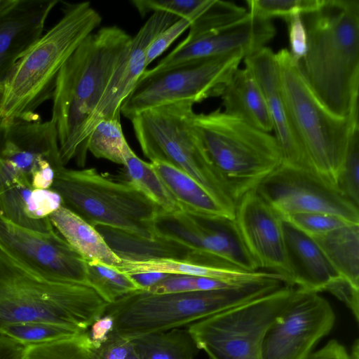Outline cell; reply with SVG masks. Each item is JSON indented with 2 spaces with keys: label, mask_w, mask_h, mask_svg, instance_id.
I'll use <instances>...</instances> for the list:
<instances>
[{
  "label": "cell",
  "mask_w": 359,
  "mask_h": 359,
  "mask_svg": "<svg viewBox=\"0 0 359 359\" xmlns=\"http://www.w3.org/2000/svg\"><path fill=\"white\" fill-rule=\"evenodd\" d=\"M302 19L307 46L299 65L305 80L332 114L358 118L359 1L324 0Z\"/></svg>",
  "instance_id": "cell-1"
},
{
  "label": "cell",
  "mask_w": 359,
  "mask_h": 359,
  "mask_svg": "<svg viewBox=\"0 0 359 359\" xmlns=\"http://www.w3.org/2000/svg\"><path fill=\"white\" fill-rule=\"evenodd\" d=\"M132 36L116 25L88 35L60 69L52 95L51 121L65 166L74 159L86 165L88 150L83 131L104 94L116 68L126 53Z\"/></svg>",
  "instance_id": "cell-2"
},
{
  "label": "cell",
  "mask_w": 359,
  "mask_h": 359,
  "mask_svg": "<svg viewBox=\"0 0 359 359\" xmlns=\"http://www.w3.org/2000/svg\"><path fill=\"white\" fill-rule=\"evenodd\" d=\"M63 4L62 18L18 61L5 81L1 118H40L35 111L52 97L60 69L100 25L102 16L90 2Z\"/></svg>",
  "instance_id": "cell-3"
},
{
  "label": "cell",
  "mask_w": 359,
  "mask_h": 359,
  "mask_svg": "<svg viewBox=\"0 0 359 359\" xmlns=\"http://www.w3.org/2000/svg\"><path fill=\"white\" fill-rule=\"evenodd\" d=\"M283 285L281 278L272 273L220 290L165 294L139 290L109 304L105 313L113 318L114 330L132 340L189 325L271 293Z\"/></svg>",
  "instance_id": "cell-4"
},
{
  "label": "cell",
  "mask_w": 359,
  "mask_h": 359,
  "mask_svg": "<svg viewBox=\"0 0 359 359\" xmlns=\"http://www.w3.org/2000/svg\"><path fill=\"white\" fill-rule=\"evenodd\" d=\"M108 304L89 285L39 276L0 248V328L46 323L86 332Z\"/></svg>",
  "instance_id": "cell-5"
},
{
  "label": "cell",
  "mask_w": 359,
  "mask_h": 359,
  "mask_svg": "<svg viewBox=\"0 0 359 359\" xmlns=\"http://www.w3.org/2000/svg\"><path fill=\"white\" fill-rule=\"evenodd\" d=\"M194 104L150 109L130 121L143 154L170 165L199 184L232 217L236 202L211 161L193 124Z\"/></svg>",
  "instance_id": "cell-6"
},
{
  "label": "cell",
  "mask_w": 359,
  "mask_h": 359,
  "mask_svg": "<svg viewBox=\"0 0 359 359\" xmlns=\"http://www.w3.org/2000/svg\"><path fill=\"white\" fill-rule=\"evenodd\" d=\"M282 95L294 133L318 176L336 187L351 132L358 117L344 118L332 114L305 80L299 62L289 50L276 53Z\"/></svg>",
  "instance_id": "cell-7"
},
{
  "label": "cell",
  "mask_w": 359,
  "mask_h": 359,
  "mask_svg": "<svg viewBox=\"0 0 359 359\" xmlns=\"http://www.w3.org/2000/svg\"><path fill=\"white\" fill-rule=\"evenodd\" d=\"M193 124L236 204L283 162L275 136L220 108L195 113Z\"/></svg>",
  "instance_id": "cell-8"
},
{
  "label": "cell",
  "mask_w": 359,
  "mask_h": 359,
  "mask_svg": "<svg viewBox=\"0 0 359 359\" xmlns=\"http://www.w3.org/2000/svg\"><path fill=\"white\" fill-rule=\"evenodd\" d=\"M63 206L93 226H104L145 238L156 236L154 222L161 210L133 184L99 172L62 167L50 187Z\"/></svg>",
  "instance_id": "cell-9"
},
{
  "label": "cell",
  "mask_w": 359,
  "mask_h": 359,
  "mask_svg": "<svg viewBox=\"0 0 359 359\" xmlns=\"http://www.w3.org/2000/svg\"><path fill=\"white\" fill-rule=\"evenodd\" d=\"M297 287L276 290L191 325L187 331L210 359H262L265 336L292 300Z\"/></svg>",
  "instance_id": "cell-10"
},
{
  "label": "cell",
  "mask_w": 359,
  "mask_h": 359,
  "mask_svg": "<svg viewBox=\"0 0 359 359\" xmlns=\"http://www.w3.org/2000/svg\"><path fill=\"white\" fill-rule=\"evenodd\" d=\"M243 54L191 60L163 71L143 73L121 107V114L131 120L146 110L188 102L195 104L220 96L238 68Z\"/></svg>",
  "instance_id": "cell-11"
},
{
  "label": "cell",
  "mask_w": 359,
  "mask_h": 359,
  "mask_svg": "<svg viewBox=\"0 0 359 359\" xmlns=\"http://www.w3.org/2000/svg\"><path fill=\"white\" fill-rule=\"evenodd\" d=\"M156 236L177 241L191 250L187 261L215 266L259 270L246 250L233 219L183 210H162L154 222Z\"/></svg>",
  "instance_id": "cell-12"
},
{
  "label": "cell",
  "mask_w": 359,
  "mask_h": 359,
  "mask_svg": "<svg viewBox=\"0 0 359 359\" xmlns=\"http://www.w3.org/2000/svg\"><path fill=\"white\" fill-rule=\"evenodd\" d=\"M284 219L304 212H322L359 224V207L316 173L280 165L255 189Z\"/></svg>",
  "instance_id": "cell-13"
},
{
  "label": "cell",
  "mask_w": 359,
  "mask_h": 359,
  "mask_svg": "<svg viewBox=\"0 0 359 359\" xmlns=\"http://www.w3.org/2000/svg\"><path fill=\"white\" fill-rule=\"evenodd\" d=\"M0 248L39 276L88 285L86 261L55 229L46 233L34 231L0 216Z\"/></svg>",
  "instance_id": "cell-14"
},
{
  "label": "cell",
  "mask_w": 359,
  "mask_h": 359,
  "mask_svg": "<svg viewBox=\"0 0 359 359\" xmlns=\"http://www.w3.org/2000/svg\"><path fill=\"white\" fill-rule=\"evenodd\" d=\"M335 323L327 300L317 292L297 288L289 305L269 329L262 359H309L317 342Z\"/></svg>",
  "instance_id": "cell-15"
},
{
  "label": "cell",
  "mask_w": 359,
  "mask_h": 359,
  "mask_svg": "<svg viewBox=\"0 0 359 359\" xmlns=\"http://www.w3.org/2000/svg\"><path fill=\"white\" fill-rule=\"evenodd\" d=\"M233 221L259 269L280 276L285 284L292 286L281 217L253 190L237 201Z\"/></svg>",
  "instance_id": "cell-16"
},
{
  "label": "cell",
  "mask_w": 359,
  "mask_h": 359,
  "mask_svg": "<svg viewBox=\"0 0 359 359\" xmlns=\"http://www.w3.org/2000/svg\"><path fill=\"white\" fill-rule=\"evenodd\" d=\"M276 34L271 20L249 11L242 18L217 29L188 38L153 68L163 71L183 62L239 53L244 58L265 46Z\"/></svg>",
  "instance_id": "cell-17"
},
{
  "label": "cell",
  "mask_w": 359,
  "mask_h": 359,
  "mask_svg": "<svg viewBox=\"0 0 359 359\" xmlns=\"http://www.w3.org/2000/svg\"><path fill=\"white\" fill-rule=\"evenodd\" d=\"M179 18L170 13L154 12L132 37L126 53L114 72L104 94L84 127L82 138L87 150L89 135L100 121L121 118L122 104L147 69L146 53L150 43Z\"/></svg>",
  "instance_id": "cell-18"
},
{
  "label": "cell",
  "mask_w": 359,
  "mask_h": 359,
  "mask_svg": "<svg viewBox=\"0 0 359 359\" xmlns=\"http://www.w3.org/2000/svg\"><path fill=\"white\" fill-rule=\"evenodd\" d=\"M57 0H1L0 83L43 35L46 20Z\"/></svg>",
  "instance_id": "cell-19"
},
{
  "label": "cell",
  "mask_w": 359,
  "mask_h": 359,
  "mask_svg": "<svg viewBox=\"0 0 359 359\" xmlns=\"http://www.w3.org/2000/svg\"><path fill=\"white\" fill-rule=\"evenodd\" d=\"M245 68L258 83L267 106L283 163L313 172L291 126L283 101L276 53L263 47L244 58ZM316 173V172H315Z\"/></svg>",
  "instance_id": "cell-20"
},
{
  "label": "cell",
  "mask_w": 359,
  "mask_h": 359,
  "mask_svg": "<svg viewBox=\"0 0 359 359\" xmlns=\"http://www.w3.org/2000/svg\"><path fill=\"white\" fill-rule=\"evenodd\" d=\"M283 231L292 286L306 292L326 291L339 274L312 238L285 220Z\"/></svg>",
  "instance_id": "cell-21"
},
{
  "label": "cell",
  "mask_w": 359,
  "mask_h": 359,
  "mask_svg": "<svg viewBox=\"0 0 359 359\" xmlns=\"http://www.w3.org/2000/svg\"><path fill=\"white\" fill-rule=\"evenodd\" d=\"M224 112L262 131L273 130L271 119L262 92L252 74L238 68L220 95Z\"/></svg>",
  "instance_id": "cell-22"
},
{
  "label": "cell",
  "mask_w": 359,
  "mask_h": 359,
  "mask_svg": "<svg viewBox=\"0 0 359 359\" xmlns=\"http://www.w3.org/2000/svg\"><path fill=\"white\" fill-rule=\"evenodd\" d=\"M95 228L112 251L122 260H187L191 252L185 245L161 236L145 238L109 226H97Z\"/></svg>",
  "instance_id": "cell-23"
},
{
  "label": "cell",
  "mask_w": 359,
  "mask_h": 359,
  "mask_svg": "<svg viewBox=\"0 0 359 359\" xmlns=\"http://www.w3.org/2000/svg\"><path fill=\"white\" fill-rule=\"evenodd\" d=\"M56 231L86 261L96 260L118 266L120 259L109 248L95 227L65 206L49 216Z\"/></svg>",
  "instance_id": "cell-24"
},
{
  "label": "cell",
  "mask_w": 359,
  "mask_h": 359,
  "mask_svg": "<svg viewBox=\"0 0 359 359\" xmlns=\"http://www.w3.org/2000/svg\"><path fill=\"white\" fill-rule=\"evenodd\" d=\"M154 171L176 199L182 210L201 215L233 219L199 184L184 172L161 161H151Z\"/></svg>",
  "instance_id": "cell-25"
},
{
  "label": "cell",
  "mask_w": 359,
  "mask_h": 359,
  "mask_svg": "<svg viewBox=\"0 0 359 359\" xmlns=\"http://www.w3.org/2000/svg\"><path fill=\"white\" fill-rule=\"evenodd\" d=\"M128 275L143 272L187 275L217 279L240 284L254 279L252 271L237 268L215 266L194 264L187 260L160 259L148 261L122 260L116 267Z\"/></svg>",
  "instance_id": "cell-26"
},
{
  "label": "cell",
  "mask_w": 359,
  "mask_h": 359,
  "mask_svg": "<svg viewBox=\"0 0 359 359\" xmlns=\"http://www.w3.org/2000/svg\"><path fill=\"white\" fill-rule=\"evenodd\" d=\"M340 276L359 288V224L312 237Z\"/></svg>",
  "instance_id": "cell-27"
},
{
  "label": "cell",
  "mask_w": 359,
  "mask_h": 359,
  "mask_svg": "<svg viewBox=\"0 0 359 359\" xmlns=\"http://www.w3.org/2000/svg\"><path fill=\"white\" fill-rule=\"evenodd\" d=\"M142 359H195L199 349L187 330L172 329L131 340Z\"/></svg>",
  "instance_id": "cell-28"
},
{
  "label": "cell",
  "mask_w": 359,
  "mask_h": 359,
  "mask_svg": "<svg viewBox=\"0 0 359 359\" xmlns=\"http://www.w3.org/2000/svg\"><path fill=\"white\" fill-rule=\"evenodd\" d=\"M123 167L126 179L162 211L174 212L182 210L175 197L153 169L151 163L142 160L133 149L126 156Z\"/></svg>",
  "instance_id": "cell-29"
},
{
  "label": "cell",
  "mask_w": 359,
  "mask_h": 359,
  "mask_svg": "<svg viewBox=\"0 0 359 359\" xmlns=\"http://www.w3.org/2000/svg\"><path fill=\"white\" fill-rule=\"evenodd\" d=\"M131 149L124 136L119 118L100 121L88 139V151L94 156L123 165Z\"/></svg>",
  "instance_id": "cell-30"
},
{
  "label": "cell",
  "mask_w": 359,
  "mask_h": 359,
  "mask_svg": "<svg viewBox=\"0 0 359 359\" xmlns=\"http://www.w3.org/2000/svg\"><path fill=\"white\" fill-rule=\"evenodd\" d=\"M86 263L88 285L108 304L141 290L130 275L116 267L96 260Z\"/></svg>",
  "instance_id": "cell-31"
},
{
  "label": "cell",
  "mask_w": 359,
  "mask_h": 359,
  "mask_svg": "<svg viewBox=\"0 0 359 359\" xmlns=\"http://www.w3.org/2000/svg\"><path fill=\"white\" fill-rule=\"evenodd\" d=\"M33 188L29 180L20 181L0 193V216L24 228L40 232H50L48 227L31 221L26 215L25 208Z\"/></svg>",
  "instance_id": "cell-32"
},
{
  "label": "cell",
  "mask_w": 359,
  "mask_h": 359,
  "mask_svg": "<svg viewBox=\"0 0 359 359\" xmlns=\"http://www.w3.org/2000/svg\"><path fill=\"white\" fill-rule=\"evenodd\" d=\"M87 331L70 338L29 345L20 359H91Z\"/></svg>",
  "instance_id": "cell-33"
},
{
  "label": "cell",
  "mask_w": 359,
  "mask_h": 359,
  "mask_svg": "<svg viewBox=\"0 0 359 359\" xmlns=\"http://www.w3.org/2000/svg\"><path fill=\"white\" fill-rule=\"evenodd\" d=\"M83 332H85L46 323H17L0 328V334L9 337L26 346L70 338Z\"/></svg>",
  "instance_id": "cell-34"
},
{
  "label": "cell",
  "mask_w": 359,
  "mask_h": 359,
  "mask_svg": "<svg viewBox=\"0 0 359 359\" xmlns=\"http://www.w3.org/2000/svg\"><path fill=\"white\" fill-rule=\"evenodd\" d=\"M336 188L344 197L359 207V124L351 132L337 176Z\"/></svg>",
  "instance_id": "cell-35"
},
{
  "label": "cell",
  "mask_w": 359,
  "mask_h": 359,
  "mask_svg": "<svg viewBox=\"0 0 359 359\" xmlns=\"http://www.w3.org/2000/svg\"><path fill=\"white\" fill-rule=\"evenodd\" d=\"M324 0H248L249 12L264 19L303 15L317 9Z\"/></svg>",
  "instance_id": "cell-36"
},
{
  "label": "cell",
  "mask_w": 359,
  "mask_h": 359,
  "mask_svg": "<svg viewBox=\"0 0 359 359\" xmlns=\"http://www.w3.org/2000/svg\"><path fill=\"white\" fill-rule=\"evenodd\" d=\"M211 0H203L202 3L188 16L180 18L158 34L150 43L146 53L148 66L160 56L169 46L205 11Z\"/></svg>",
  "instance_id": "cell-37"
},
{
  "label": "cell",
  "mask_w": 359,
  "mask_h": 359,
  "mask_svg": "<svg viewBox=\"0 0 359 359\" xmlns=\"http://www.w3.org/2000/svg\"><path fill=\"white\" fill-rule=\"evenodd\" d=\"M283 219L311 238L348 224H354L340 217L322 212L297 213Z\"/></svg>",
  "instance_id": "cell-38"
},
{
  "label": "cell",
  "mask_w": 359,
  "mask_h": 359,
  "mask_svg": "<svg viewBox=\"0 0 359 359\" xmlns=\"http://www.w3.org/2000/svg\"><path fill=\"white\" fill-rule=\"evenodd\" d=\"M62 205L61 196L54 190L33 189L27 201L25 212L31 221L53 227L49 216Z\"/></svg>",
  "instance_id": "cell-39"
},
{
  "label": "cell",
  "mask_w": 359,
  "mask_h": 359,
  "mask_svg": "<svg viewBox=\"0 0 359 359\" xmlns=\"http://www.w3.org/2000/svg\"><path fill=\"white\" fill-rule=\"evenodd\" d=\"M203 0H133L131 4L142 17L149 13L165 12L184 18L189 15Z\"/></svg>",
  "instance_id": "cell-40"
},
{
  "label": "cell",
  "mask_w": 359,
  "mask_h": 359,
  "mask_svg": "<svg viewBox=\"0 0 359 359\" xmlns=\"http://www.w3.org/2000/svg\"><path fill=\"white\" fill-rule=\"evenodd\" d=\"M131 348V340H128L114 330L107 339L98 348L90 346L91 359H126Z\"/></svg>",
  "instance_id": "cell-41"
},
{
  "label": "cell",
  "mask_w": 359,
  "mask_h": 359,
  "mask_svg": "<svg viewBox=\"0 0 359 359\" xmlns=\"http://www.w3.org/2000/svg\"><path fill=\"white\" fill-rule=\"evenodd\" d=\"M326 291L330 292L346 304L353 313L355 320H359V288L353 285L341 276L335 279L327 287Z\"/></svg>",
  "instance_id": "cell-42"
},
{
  "label": "cell",
  "mask_w": 359,
  "mask_h": 359,
  "mask_svg": "<svg viewBox=\"0 0 359 359\" xmlns=\"http://www.w3.org/2000/svg\"><path fill=\"white\" fill-rule=\"evenodd\" d=\"M290 50L292 56L299 62L304 57L307 46L306 29L302 19V15H294L286 20Z\"/></svg>",
  "instance_id": "cell-43"
},
{
  "label": "cell",
  "mask_w": 359,
  "mask_h": 359,
  "mask_svg": "<svg viewBox=\"0 0 359 359\" xmlns=\"http://www.w3.org/2000/svg\"><path fill=\"white\" fill-rule=\"evenodd\" d=\"M154 294L177 293L197 291L196 276L170 274L168 277L144 290Z\"/></svg>",
  "instance_id": "cell-44"
},
{
  "label": "cell",
  "mask_w": 359,
  "mask_h": 359,
  "mask_svg": "<svg viewBox=\"0 0 359 359\" xmlns=\"http://www.w3.org/2000/svg\"><path fill=\"white\" fill-rule=\"evenodd\" d=\"M114 330V319L109 314L105 313L96 320L88 330L90 347H100L108 338Z\"/></svg>",
  "instance_id": "cell-45"
},
{
  "label": "cell",
  "mask_w": 359,
  "mask_h": 359,
  "mask_svg": "<svg viewBox=\"0 0 359 359\" xmlns=\"http://www.w3.org/2000/svg\"><path fill=\"white\" fill-rule=\"evenodd\" d=\"M55 174V168L49 161H43L30 175V183L33 189H50Z\"/></svg>",
  "instance_id": "cell-46"
},
{
  "label": "cell",
  "mask_w": 359,
  "mask_h": 359,
  "mask_svg": "<svg viewBox=\"0 0 359 359\" xmlns=\"http://www.w3.org/2000/svg\"><path fill=\"white\" fill-rule=\"evenodd\" d=\"M309 359H351V358L344 345L336 339H331L320 350L311 353Z\"/></svg>",
  "instance_id": "cell-47"
},
{
  "label": "cell",
  "mask_w": 359,
  "mask_h": 359,
  "mask_svg": "<svg viewBox=\"0 0 359 359\" xmlns=\"http://www.w3.org/2000/svg\"><path fill=\"white\" fill-rule=\"evenodd\" d=\"M27 346L0 334V359H20Z\"/></svg>",
  "instance_id": "cell-48"
},
{
  "label": "cell",
  "mask_w": 359,
  "mask_h": 359,
  "mask_svg": "<svg viewBox=\"0 0 359 359\" xmlns=\"http://www.w3.org/2000/svg\"><path fill=\"white\" fill-rule=\"evenodd\" d=\"M170 274L158 272H143L130 275L141 290H147Z\"/></svg>",
  "instance_id": "cell-49"
},
{
  "label": "cell",
  "mask_w": 359,
  "mask_h": 359,
  "mask_svg": "<svg viewBox=\"0 0 359 359\" xmlns=\"http://www.w3.org/2000/svg\"><path fill=\"white\" fill-rule=\"evenodd\" d=\"M359 346H358V340L356 339L353 343L351 353L349 354L351 359H359Z\"/></svg>",
  "instance_id": "cell-50"
},
{
  "label": "cell",
  "mask_w": 359,
  "mask_h": 359,
  "mask_svg": "<svg viewBox=\"0 0 359 359\" xmlns=\"http://www.w3.org/2000/svg\"><path fill=\"white\" fill-rule=\"evenodd\" d=\"M126 359H142L140 355L134 351L132 343H131V348L128 354Z\"/></svg>",
  "instance_id": "cell-51"
},
{
  "label": "cell",
  "mask_w": 359,
  "mask_h": 359,
  "mask_svg": "<svg viewBox=\"0 0 359 359\" xmlns=\"http://www.w3.org/2000/svg\"><path fill=\"white\" fill-rule=\"evenodd\" d=\"M5 93V86L4 84L0 83V106L3 102L4 97Z\"/></svg>",
  "instance_id": "cell-52"
},
{
  "label": "cell",
  "mask_w": 359,
  "mask_h": 359,
  "mask_svg": "<svg viewBox=\"0 0 359 359\" xmlns=\"http://www.w3.org/2000/svg\"><path fill=\"white\" fill-rule=\"evenodd\" d=\"M0 4H1V0H0Z\"/></svg>",
  "instance_id": "cell-53"
}]
</instances>
